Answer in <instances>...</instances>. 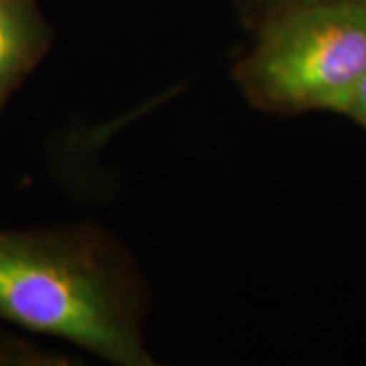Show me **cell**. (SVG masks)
<instances>
[{
	"label": "cell",
	"instance_id": "cell-5",
	"mask_svg": "<svg viewBox=\"0 0 366 366\" xmlns=\"http://www.w3.org/2000/svg\"><path fill=\"white\" fill-rule=\"evenodd\" d=\"M340 114L342 117H348L356 124H360V127L366 129V76L356 84V88L348 96V100H346Z\"/></svg>",
	"mask_w": 366,
	"mask_h": 366
},
{
	"label": "cell",
	"instance_id": "cell-2",
	"mask_svg": "<svg viewBox=\"0 0 366 366\" xmlns=\"http://www.w3.org/2000/svg\"><path fill=\"white\" fill-rule=\"evenodd\" d=\"M250 104L340 114L366 76V0H317L269 14L234 69Z\"/></svg>",
	"mask_w": 366,
	"mask_h": 366
},
{
	"label": "cell",
	"instance_id": "cell-1",
	"mask_svg": "<svg viewBox=\"0 0 366 366\" xmlns=\"http://www.w3.org/2000/svg\"><path fill=\"white\" fill-rule=\"evenodd\" d=\"M0 324L117 366H153L137 293L88 230H0Z\"/></svg>",
	"mask_w": 366,
	"mask_h": 366
},
{
	"label": "cell",
	"instance_id": "cell-4",
	"mask_svg": "<svg viewBox=\"0 0 366 366\" xmlns=\"http://www.w3.org/2000/svg\"><path fill=\"white\" fill-rule=\"evenodd\" d=\"M59 354L41 350L25 340L0 330V366H55L64 365Z\"/></svg>",
	"mask_w": 366,
	"mask_h": 366
},
{
	"label": "cell",
	"instance_id": "cell-7",
	"mask_svg": "<svg viewBox=\"0 0 366 366\" xmlns=\"http://www.w3.org/2000/svg\"><path fill=\"white\" fill-rule=\"evenodd\" d=\"M2 106H4V104H2V102H0V108H2Z\"/></svg>",
	"mask_w": 366,
	"mask_h": 366
},
{
	"label": "cell",
	"instance_id": "cell-6",
	"mask_svg": "<svg viewBox=\"0 0 366 366\" xmlns=\"http://www.w3.org/2000/svg\"><path fill=\"white\" fill-rule=\"evenodd\" d=\"M305 2H317V0H273V11L287 9V6H297V4H305Z\"/></svg>",
	"mask_w": 366,
	"mask_h": 366
},
{
	"label": "cell",
	"instance_id": "cell-3",
	"mask_svg": "<svg viewBox=\"0 0 366 366\" xmlns=\"http://www.w3.org/2000/svg\"><path fill=\"white\" fill-rule=\"evenodd\" d=\"M49 29L35 0H0V102L4 104L39 66Z\"/></svg>",
	"mask_w": 366,
	"mask_h": 366
}]
</instances>
